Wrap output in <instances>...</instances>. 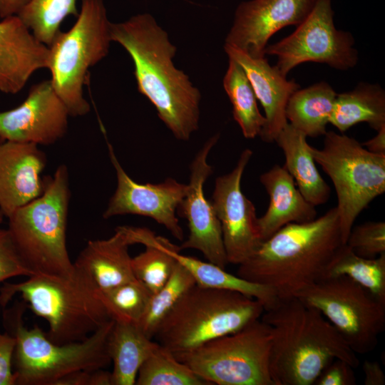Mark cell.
Segmentation results:
<instances>
[{"mask_svg": "<svg viewBox=\"0 0 385 385\" xmlns=\"http://www.w3.org/2000/svg\"><path fill=\"white\" fill-rule=\"evenodd\" d=\"M112 41L130 56L138 91L155 106L159 118L178 140L187 141L199 128L201 93L175 67L177 47L148 13L111 23Z\"/></svg>", "mask_w": 385, "mask_h": 385, "instance_id": "6da1fadb", "label": "cell"}, {"mask_svg": "<svg viewBox=\"0 0 385 385\" xmlns=\"http://www.w3.org/2000/svg\"><path fill=\"white\" fill-rule=\"evenodd\" d=\"M342 241L336 207L302 223H289L239 265L237 275L271 288L279 299L295 297L322 278Z\"/></svg>", "mask_w": 385, "mask_h": 385, "instance_id": "7a4b0ae2", "label": "cell"}, {"mask_svg": "<svg viewBox=\"0 0 385 385\" xmlns=\"http://www.w3.org/2000/svg\"><path fill=\"white\" fill-rule=\"evenodd\" d=\"M272 330L270 369L275 385H312L334 359L359 364L356 354L316 308L297 297L278 301L261 318Z\"/></svg>", "mask_w": 385, "mask_h": 385, "instance_id": "3957f363", "label": "cell"}, {"mask_svg": "<svg viewBox=\"0 0 385 385\" xmlns=\"http://www.w3.org/2000/svg\"><path fill=\"white\" fill-rule=\"evenodd\" d=\"M98 289L74 270L69 277L34 274L0 287L5 307L19 294L24 302L48 325V339L58 344L83 341L111 320Z\"/></svg>", "mask_w": 385, "mask_h": 385, "instance_id": "277c9868", "label": "cell"}, {"mask_svg": "<svg viewBox=\"0 0 385 385\" xmlns=\"http://www.w3.org/2000/svg\"><path fill=\"white\" fill-rule=\"evenodd\" d=\"M67 166L44 176L42 194L14 212L8 230L26 267L34 274L69 277L74 273L66 245L71 191Z\"/></svg>", "mask_w": 385, "mask_h": 385, "instance_id": "5b68a950", "label": "cell"}, {"mask_svg": "<svg viewBox=\"0 0 385 385\" xmlns=\"http://www.w3.org/2000/svg\"><path fill=\"white\" fill-rule=\"evenodd\" d=\"M265 308L241 292L195 284L163 321L154 337L174 355L234 333L260 319Z\"/></svg>", "mask_w": 385, "mask_h": 385, "instance_id": "8992f818", "label": "cell"}, {"mask_svg": "<svg viewBox=\"0 0 385 385\" xmlns=\"http://www.w3.org/2000/svg\"><path fill=\"white\" fill-rule=\"evenodd\" d=\"M26 307L23 302L5 313L7 325L16 339L15 385H56L71 373L104 369L110 364L107 342L113 319L83 341L58 344L50 341L38 326L25 327L22 316Z\"/></svg>", "mask_w": 385, "mask_h": 385, "instance_id": "52a82bcc", "label": "cell"}, {"mask_svg": "<svg viewBox=\"0 0 385 385\" xmlns=\"http://www.w3.org/2000/svg\"><path fill=\"white\" fill-rule=\"evenodd\" d=\"M77 20L67 31H60L48 46L47 68L57 95L70 116L90 112L84 97L90 69L108 53L111 22L103 0H81Z\"/></svg>", "mask_w": 385, "mask_h": 385, "instance_id": "ba28073f", "label": "cell"}, {"mask_svg": "<svg viewBox=\"0 0 385 385\" xmlns=\"http://www.w3.org/2000/svg\"><path fill=\"white\" fill-rule=\"evenodd\" d=\"M309 150L333 183L346 244L359 215L385 192V155L371 153L356 139L332 130L324 134L322 148L310 145Z\"/></svg>", "mask_w": 385, "mask_h": 385, "instance_id": "9c48e42d", "label": "cell"}, {"mask_svg": "<svg viewBox=\"0 0 385 385\" xmlns=\"http://www.w3.org/2000/svg\"><path fill=\"white\" fill-rule=\"evenodd\" d=\"M270 326L258 319L240 330L174 355L209 385H275Z\"/></svg>", "mask_w": 385, "mask_h": 385, "instance_id": "30bf717a", "label": "cell"}, {"mask_svg": "<svg viewBox=\"0 0 385 385\" xmlns=\"http://www.w3.org/2000/svg\"><path fill=\"white\" fill-rule=\"evenodd\" d=\"M295 297L319 311L356 354L376 347L385 329V302L351 279L322 277Z\"/></svg>", "mask_w": 385, "mask_h": 385, "instance_id": "8fae6325", "label": "cell"}, {"mask_svg": "<svg viewBox=\"0 0 385 385\" xmlns=\"http://www.w3.org/2000/svg\"><path fill=\"white\" fill-rule=\"evenodd\" d=\"M332 0H316L304 20L280 41L267 45L265 54L277 58L276 67L285 76L306 62L325 63L340 71L354 68L359 54L352 34L334 23Z\"/></svg>", "mask_w": 385, "mask_h": 385, "instance_id": "7c38bea8", "label": "cell"}, {"mask_svg": "<svg viewBox=\"0 0 385 385\" xmlns=\"http://www.w3.org/2000/svg\"><path fill=\"white\" fill-rule=\"evenodd\" d=\"M253 152L247 148L231 172L217 177L211 202L220 221L228 264L240 265L262 242L256 209L241 190V180Z\"/></svg>", "mask_w": 385, "mask_h": 385, "instance_id": "4fadbf2b", "label": "cell"}, {"mask_svg": "<svg viewBox=\"0 0 385 385\" xmlns=\"http://www.w3.org/2000/svg\"><path fill=\"white\" fill-rule=\"evenodd\" d=\"M108 148L117 185L103 213V218L124 215L150 217L164 226L175 238L183 240L184 232L176 212L186 194L187 185L171 178L156 184L138 183L126 173L110 143Z\"/></svg>", "mask_w": 385, "mask_h": 385, "instance_id": "5bb4252c", "label": "cell"}, {"mask_svg": "<svg viewBox=\"0 0 385 385\" xmlns=\"http://www.w3.org/2000/svg\"><path fill=\"white\" fill-rule=\"evenodd\" d=\"M220 134L211 136L199 150L190 165L187 192L178 210L188 221L189 235L180 247L200 251L208 262L225 269L228 265L220 221L212 202L204 192V185L212 173L207 156L217 143Z\"/></svg>", "mask_w": 385, "mask_h": 385, "instance_id": "9a60e30c", "label": "cell"}, {"mask_svg": "<svg viewBox=\"0 0 385 385\" xmlns=\"http://www.w3.org/2000/svg\"><path fill=\"white\" fill-rule=\"evenodd\" d=\"M69 116L51 80L41 81L20 105L0 111V143L52 145L66 134Z\"/></svg>", "mask_w": 385, "mask_h": 385, "instance_id": "2e32d148", "label": "cell"}, {"mask_svg": "<svg viewBox=\"0 0 385 385\" xmlns=\"http://www.w3.org/2000/svg\"><path fill=\"white\" fill-rule=\"evenodd\" d=\"M316 0H248L240 2L225 44L253 58L265 56L270 38L280 29L302 22Z\"/></svg>", "mask_w": 385, "mask_h": 385, "instance_id": "e0dca14e", "label": "cell"}, {"mask_svg": "<svg viewBox=\"0 0 385 385\" xmlns=\"http://www.w3.org/2000/svg\"><path fill=\"white\" fill-rule=\"evenodd\" d=\"M47 158L38 145L0 143V212L9 217L39 197L44 189L42 172Z\"/></svg>", "mask_w": 385, "mask_h": 385, "instance_id": "ac0fdd59", "label": "cell"}, {"mask_svg": "<svg viewBox=\"0 0 385 385\" xmlns=\"http://www.w3.org/2000/svg\"><path fill=\"white\" fill-rule=\"evenodd\" d=\"M224 50L244 69L257 101L265 111V124L260 137L266 143L275 140L288 123L285 110L292 94L299 88L294 80H287L276 66H271L264 57L253 58L227 44Z\"/></svg>", "mask_w": 385, "mask_h": 385, "instance_id": "d6986e66", "label": "cell"}, {"mask_svg": "<svg viewBox=\"0 0 385 385\" xmlns=\"http://www.w3.org/2000/svg\"><path fill=\"white\" fill-rule=\"evenodd\" d=\"M48 47L38 41L18 16L0 21V91L16 94L32 75L47 68Z\"/></svg>", "mask_w": 385, "mask_h": 385, "instance_id": "ffe728a7", "label": "cell"}, {"mask_svg": "<svg viewBox=\"0 0 385 385\" xmlns=\"http://www.w3.org/2000/svg\"><path fill=\"white\" fill-rule=\"evenodd\" d=\"M129 246L118 226L109 238L89 240L73 262L74 270L98 291L134 280Z\"/></svg>", "mask_w": 385, "mask_h": 385, "instance_id": "44dd1931", "label": "cell"}, {"mask_svg": "<svg viewBox=\"0 0 385 385\" xmlns=\"http://www.w3.org/2000/svg\"><path fill=\"white\" fill-rule=\"evenodd\" d=\"M270 202L265 213L257 218L262 241L289 223H302L317 217L315 206L298 190L292 176L284 166L274 165L260 177Z\"/></svg>", "mask_w": 385, "mask_h": 385, "instance_id": "7402d4cb", "label": "cell"}, {"mask_svg": "<svg viewBox=\"0 0 385 385\" xmlns=\"http://www.w3.org/2000/svg\"><path fill=\"white\" fill-rule=\"evenodd\" d=\"M307 138L288 123L280 131L275 142L284 155L283 166L292 176L304 197L316 207L328 201L330 187L318 171Z\"/></svg>", "mask_w": 385, "mask_h": 385, "instance_id": "603a6c76", "label": "cell"}, {"mask_svg": "<svg viewBox=\"0 0 385 385\" xmlns=\"http://www.w3.org/2000/svg\"><path fill=\"white\" fill-rule=\"evenodd\" d=\"M157 345L137 324L114 321L107 342L112 385L135 384L139 369Z\"/></svg>", "mask_w": 385, "mask_h": 385, "instance_id": "cb8c5ba5", "label": "cell"}, {"mask_svg": "<svg viewBox=\"0 0 385 385\" xmlns=\"http://www.w3.org/2000/svg\"><path fill=\"white\" fill-rule=\"evenodd\" d=\"M362 122L376 131L385 126V91L377 83L361 82L337 94L329 123L342 133Z\"/></svg>", "mask_w": 385, "mask_h": 385, "instance_id": "d4e9b609", "label": "cell"}, {"mask_svg": "<svg viewBox=\"0 0 385 385\" xmlns=\"http://www.w3.org/2000/svg\"><path fill=\"white\" fill-rule=\"evenodd\" d=\"M337 94L325 81L299 88L288 100L285 110L287 122L307 137L324 135Z\"/></svg>", "mask_w": 385, "mask_h": 385, "instance_id": "484cf974", "label": "cell"}, {"mask_svg": "<svg viewBox=\"0 0 385 385\" xmlns=\"http://www.w3.org/2000/svg\"><path fill=\"white\" fill-rule=\"evenodd\" d=\"M222 85L230 103L233 119L247 139L260 136L265 124V118L257 106L252 86L242 67L228 58V66Z\"/></svg>", "mask_w": 385, "mask_h": 385, "instance_id": "4316f807", "label": "cell"}, {"mask_svg": "<svg viewBox=\"0 0 385 385\" xmlns=\"http://www.w3.org/2000/svg\"><path fill=\"white\" fill-rule=\"evenodd\" d=\"M346 276L385 302V253L374 258L355 254L346 244L337 250L323 277Z\"/></svg>", "mask_w": 385, "mask_h": 385, "instance_id": "83f0119b", "label": "cell"}, {"mask_svg": "<svg viewBox=\"0 0 385 385\" xmlns=\"http://www.w3.org/2000/svg\"><path fill=\"white\" fill-rule=\"evenodd\" d=\"M77 0H29L16 15L34 37L48 47L68 16L77 17Z\"/></svg>", "mask_w": 385, "mask_h": 385, "instance_id": "f1b7e54d", "label": "cell"}, {"mask_svg": "<svg viewBox=\"0 0 385 385\" xmlns=\"http://www.w3.org/2000/svg\"><path fill=\"white\" fill-rule=\"evenodd\" d=\"M195 284L190 272L177 261L169 279L161 289L151 295L138 327L149 339H153L163 321Z\"/></svg>", "mask_w": 385, "mask_h": 385, "instance_id": "f546056e", "label": "cell"}, {"mask_svg": "<svg viewBox=\"0 0 385 385\" xmlns=\"http://www.w3.org/2000/svg\"><path fill=\"white\" fill-rule=\"evenodd\" d=\"M137 385H209L158 343L139 369Z\"/></svg>", "mask_w": 385, "mask_h": 385, "instance_id": "4dcf8cb0", "label": "cell"}, {"mask_svg": "<svg viewBox=\"0 0 385 385\" xmlns=\"http://www.w3.org/2000/svg\"><path fill=\"white\" fill-rule=\"evenodd\" d=\"M98 296L112 319L138 324L151 294L135 279L106 290L98 291Z\"/></svg>", "mask_w": 385, "mask_h": 385, "instance_id": "1f68e13d", "label": "cell"}, {"mask_svg": "<svg viewBox=\"0 0 385 385\" xmlns=\"http://www.w3.org/2000/svg\"><path fill=\"white\" fill-rule=\"evenodd\" d=\"M346 245L363 257L374 258L385 253V222L371 221L353 226Z\"/></svg>", "mask_w": 385, "mask_h": 385, "instance_id": "d6a6232c", "label": "cell"}, {"mask_svg": "<svg viewBox=\"0 0 385 385\" xmlns=\"http://www.w3.org/2000/svg\"><path fill=\"white\" fill-rule=\"evenodd\" d=\"M31 275L21 259L8 229L0 228V283L14 277Z\"/></svg>", "mask_w": 385, "mask_h": 385, "instance_id": "836d02e7", "label": "cell"}, {"mask_svg": "<svg viewBox=\"0 0 385 385\" xmlns=\"http://www.w3.org/2000/svg\"><path fill=\"white\" fill-rule=\"evenodd\" d=\"M353 369L347 361L335 359L322 371L314 384L354 385L356 377Z\"/></svg>", "mask_w": 385, "mask_h": 385, "instance_id": "e575fe53", "label": "cell"}, {"mask_svg": "<svg viewBox=\"0 0 385 385\" xmlns=\"http://www.w3.org/2000/svg\"><path fill=\"white\" fill-rule=\"evenodd\" d=\"M16 346L14 336L0 333V385H15L13 357Z\"/></svg>", "mask_w": 385, "mask_h": 385, "instance_id": "d590c367", "label": "cell"}, {"mask_svg": "<svg viewBox=\"0 0 385 385\" xmlns=\"http://www.w3.org/2000/svg\"><path fill=\"white\" fill-rule=\"evenodd\" d=\"M56 385H112L111 372L103 369L78 371L61 378Z\"/></svg>", "mask_w": 385, "mask_h": 385, "instance_id": "8d00e7d4", "label": "cell"}, {"mask_svg": "<svg viewBox=\"0 0 385 385\" xmlns=\"http://www.w3.org/2000/svg\"><path fill=\"white\" fill-rule=\"evenodd\" d=\"M362 369L364 374L365 385L385 384V374L379 362L375 361H364Z\"/></svg>", "mask_w": 385, "mask_h": 385, "instance_id": "74e56055", "label": "cell"}, {"mask_svg": "<svg viewBox=\"0 0 385 385\" xmlns=\"http://www.w3.org/2000/svg\"><path fill=\"white\" fill-rule=\"evenodd\" d=\"M29 0H0V17L16 16Z\"/></svg>", "mask_w": 385, "mask_h": 385, "instance_id": "f35d334b", "label": "cell"}, {"mask_svg": "<svg viewBox=\"0 0 385 385\" xmlns=\"http://www.w3.org/2000/svg\"><path fill=\"white\" fill-rule=\"evenodd\" d=\"M361 144L371 153L385 155V126L377 130L374 137Z\"/></svg>", "mask_w": 385, "mask_h": 385, "instance_id": "ab89813d", "label": "cell"}, {"mask_svg": "<svg viewBox=\"0 0 385 385\" xmlns=\"http://www.w3.org/2000/svg\"><path fill=\"white\" fill-rule=\"evenodd\" d=\"M3 219H4V216H3V215L0 212V224L3 222Z\"/></svg>", "mask_w": 385, "mask_h": 385, "instance_id": "60d3db41", "label": "cell"}]
</instances>
